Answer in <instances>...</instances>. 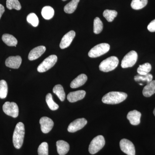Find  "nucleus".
<instances>
[{
  "instance_id": "1",
  "label": "nucleus",
  "mask_w": 155,
  "mask_h": 155,
  "mask_svg": "<svg viewBox=\"0 0 155 155\" xmlns=\"http://www.w3.org/2000/svg\"><path fill=\"white\" fill-rule=\"evenodd\" d=\"M127 95L122 92L112 91L108 93L103 97L102 101L107 104H116L122 102L127 98Z\"/></svg>"
},
{
  "instance_id": "2",
  "label": "nucleus",
  "mask_w": 155,
  "mask_h": 155,
  "mask_svg": "<svg viewBox=\"0 0 155 155\" xmlns=\"http://www.w3.org/2000/svg\"><path fill=\"white\" fill-rule=\"evenodd\" d=\"M25 135V127L22 122L17 123L15 127L13 136V144L14 147L19 149L22 147Z\"/></svg>"
},
{
  "instance_id": "3",
  "label": "nucleus",
  "mask_w": 155,
  "mask_h": 155,
  "mask_svg": "<svg viewBox=\"0 0 155 155\" xmlns=\"http://www.w3.org/2000/svg\"><path fill=\"white\" fill-rule=\"evenodd\" d=\"M118 58L115 56L109 57L103 61L99 65V69L104 72H109L116 69L119 64Z\"/></svg>"
},
{
  "instance_id": "4",
  "label": "nucleus",
  "mask_w": 155,
  "mask_h": 155,
  "mask_svg": "<svg viewBox=\"0 0 155 155\" xmlns=\"http://www.w3.org/2000/svg\"><path fill=\"white\" fill-rule=\"evenodd\" d=\"M105 144L104 137L102 135H98L94 137L89 146V152L91 154H94L103 148Z\"/></svg>"
},
{
  "instance_id": "5",
  "label": "nucleus",
  "mask_w": 155,
  "mask_h": 155,
  "mask_svg": "<svg viewBox=\"0 0 155 155\" xmlns=\"http://www.w3.org/2000/svg\"><path fill=\"white\" fill-rule=\"evenodd\" d=\"M110 49V45L107 43L100 44L92 48L88 52V56L91 58L100 57L107 53Z\"/></svg>"
},
{
  "instance_id": "6",
  "label": "nucleus",
  "mask_w": 155,
  "mask_h": 155,
  "mask_svg": "<svg viewBox=\"0 0 155 155\" xmlns=\"http://www.w3.org/2000/svg\"><path fill=\"white\" fill-rule=\"evenodd\" d=\"M58 61V57L55 55H51L43 61L39 65L37 70L39 72H46L54 66Z\"/></svg>"
},
{
  "instance_id": "7",
  "label": "nucleus",
  "mask_w": 155,
  "mask_h": 155,
  "mask_svg": "<svg viewBox=\"0 0 155 155\" xmlns=\"http://www.w3.org/2000/svg\"><path fill=\"white\" fill-rule=\"evenodd\" d=\"M138 58L137 53L134 51H130L123 58L121 63L122 68H127L134 66Z\"/></svg>"
},
{
  "instance_id": "8",
  "label": "nucleus",
  "mask_w": 155,
  "mask_h": 155,
  "mask_svg": "<svg viewBox=\"0 0 155 155\" xmlns=\"http://www.w3.org/2000/svg\"><path fill=\"white\" fill-rule=\"evenodd\" d=\"M3 110L6 115L13 118H17L19 115V108L14 102H6L3 105Z\"/></svg>"
},
{
  "instance_id": "9",
  "label": "nucleus",
  "mask_w": 155,
  "mask_h": 155,
  "mask_svg": "<svg viewBox=\"0 0 155 155\" xmlns=\"http://www.w3.org/2000/svg\"><path fill=\"white\" fill-rule=\"evenodd\" d=\"M120 147L123 152L127 155H135V147L132 142L122 139L120 142Z\"/></svg>"
},
{
  "instance_id": "10",
  "label": "nucleus",
  "mask_w": 155,
  "mask_h": 155,
  "mask_svg": "<svg viewBox=\"0 0 155 155\" xmlns=\"http://www.w3.org/2000/svg\"><path fill=\"white\" fill-rule=\"evenodd\" d=\"M87 124V121L84 118L78 119L69 124L67 130L69 132L74 133L83 128Z\"/></svg>"
},
{
  "instance_id": "11",
  "label": "nucleus",
  "mask_w": 155,
  "mask_h": 155,
  "mask_svg": "<svg viewBox=\"0 0 155 155\" xmlns=\"http://www.w3.org/2000/svg\"><path fill=\"white\" fill-rule=\"evenodd\" d=\"M39 123L41 131L45 134L49 132L52 129L54 125L53 120L47 117H43L41 118Z\"/></svg>"
},
{
  "instance_id": "12",
  "label": "nucleus",
  "mask_w": 155,
  "mask_h": 155,
  "mask_svg": "<svg viewBox=\"0 0 155 155\" xmlns=\"http://www.w3.org/2000/svg\"><path fill=\"white\" fill-rule=\"evenodd\" d=\"M75 36V31L73 30L70 31L65 34L61 40L60 43V47L61 48L64 49L69 47Z\"/></svg>"
},
{
  "instance_id": "13",
  "label": "nucleus",
  "mask_w": 155,
  "mask_h": 155,
  "mask_svg": "<svg viewBox=\"0 0 155 155\" xmlns=\"http://www.w3.org/2000/svg\"><path fill=\"white\" fill-rule=\"evenodd\" d=\"M22 63V58L19 56H11L6 59L5 65L12 69H17Z\"/></svg>"
},
{
  "instance_id": "14",
  "label": "nucleus",
  "mask_w": 155,
  "mask_h": 155,
  "mask_svg": "<svg viewBox=\"0 0 155 155\" xmlns=\"http://www.w3.org/2000/svg\"><path fill=\"white\" fill-rule=\"evenodd\" d=\"M86 94V92L84 90L71 92L67 95V100L71 103H74L83 99Z\"/></svg>"
},
{
  "instance_id": "15",
  "label": "nucleus",
  "mask_w": 155,
  "mask_h": 155,
  "mask_svg": "<svg viewBox=\"0 0 155 155\" xmlns=\"http://www.w3.org/2000/svg\"><path fill=\"white\" fill-rule=\"evenodd\" d=\"M141 116V114L140 112L136 110H134L128 113L127 118L131 125H137L140 123Z\"/></svg>"
},
{
  "instance_id": "16",
  "label": "nucleus",
  "mask_w": 155,
  "mask_h": 155,
  "mask_svg": "<svg viewBox=\"0 0 155 155\" xmlns=\"http://www.w3.org/2000/svg\"><path fill=\"white\" fill-rule=\"evenodd\" d=\"M45 47L40 46L34 48L30 51L28 56V60L34 61L40 58L45 52L46 51Z\"/></svg>"
},
{
  "instance_id": "17",
  "label": "nucleus",
  "mask_w": 155,
  "mask_h": 155,
  "mask_svg": "<svg viewBox=\"0 0 155 155\" xmlns=\"http://www.w3.org/2000/svg\"><path fill=\"white\" fill-rule=\"evenodd\" d=\"M87 76L84 74L78 75L70 84V87L72 88H76L82 86L87 81Z\"/></svg>"
},
{
  "instance_id": "18",
  "label": "nucleus",
  "mask_w": 155,
  "mask_h": 155,
  "mask_svg": "<svg viewBox=\"0 0 155 155\" xmlns=\"http://www.w3.org/2000/svg\"><path fill=\"white\" fill-rule=\"evenodd\" d=\"M153 76L152 74L148 73L146 75H141L138 74L134 76V80L140 85H143L147 84L152 81Z\"/></svg>"
},
{
  "instance_id": "19",
  "label": "nucleus",
  "mask_w": 155,
  "mask_h": 155,
  "mask_svg": "<svg viewBox=\"0 0 155 155\" xmlns=\"http://www.w3.org/2000/svg\"><path fill=\"white\" fill-rule=\"evenodd\" d=\"M57 151L60 155H65L69 152V145L67 142L63 140H58L56 143Z\"/></svg>"
},
{
  "instance_id": "20",
  "label": "nucleus",
  "mask_w": 155,
  "mask_h": 155,
  "mask_svg": "<svg viewBox=\"0 0 155 155\" xmlns=\"http://www.w3.org/2000/svg\"><path fill=\"white\" fill-rule=\"evenodd\" d=\"M155 93V80L147 84L143 90V94L145 97H150Z\"/></svg>"
},
{
  "instance_id": "21",
  "label": "nucleus",
  "mask_w": 155,
  "mask_h": 155,
  "mask_svg": "<svg viewBox=\"0 0 155 155\" xmlns=\"http://www.w3.org/2000/svg\"><path fill=\"white\" fill-rule=\"evenodd\" d=\"M3 42L9 46H15L17 44L18 41L13 35L8 34H5L2 37Z\"/></svg>"
},
{
  "instance_id": "22",
  "label": "nucleus",
  "mask_w": 155,
  "mask_h": 155,
  "mask_svg": "<svg viewBox=\"0 0 155 155\" xmlns=\"http://www.w3.org/2000/svg\"><path fill=\"white\" fill-rule=\"evenodd\" d=\"M80 0H72L64 7V11L67 14H71L74 13L77 8L78 5Z\"/></svg>"
},
{
  "instance_id": "23",
  "label": "nucleus",
  "mask_w": 155,
  "mask_h": 155,
  "mask_svg": "<svg viewBox=\"0 0 155 155\" xmlns=\"http://www.w3.org/2000/svg\"><path fill=\"white\" fill-rule=\"evenodd\" d=\"M54 11L50 6H45L42 9L41 15L45 19L49 20L54 17Z\"/></svg>"
},
{
  "instance_id": "24",
  "label": "nucleus",
  "mask_w": 155,
  "mask_h": 155,
  "mask_svg": "<svg viewBox=\"0 0 155 155\" xmlns=\"http://www.w3.org/2000/svg\"><path fill=\"white\" fill-rule=\"evenodd\" d=\"M53 91L54 93L57 95L61 101H64L66 97V94L62 85L61 84H57L55 85L53 88Z\"/></svg>"
},
{
  "instance_id": "25",
  "label": "nucleus",
  "mask_w": 155,
  "mask_h": 155,
  "mask_svg": "<svg viewBox=\"0 0 155 155\" xmlns=\"http://www.w3.org/2000/svg\"><path fill=\"white\" fill-rule=\"evenodd\" d=\"M147 3L148 0H132L130 5L132 9L138 10L144 8Z\"/></svg>"
},
{
  "instance_id": "26",
  "label": "nucleus",
  "mask_w": 155,
  "mask_h": 155,
  "mask_svg": "<svg viewBox=\"0 0 155 155\" xmlns=\"http://www.w3.org/2000/svg\"><path fill=\"white\" fill-rule=\"evenodd\" d=\"M152 67L150 64L148 63H145L142 65H140L137 68V72L140 75H145L149 73Z\"/></svg>"
},
{
  "instance_id": "27",
  "label": "nucleus",
  "mask_w": 155,
  "mask_h": 155,
  "mask_svg": "<svg viewBox=\"0 0 155 155\" xmlns=\"http://www.w3.org/2000/svg\"><path fill=\"white\" fill-rule=\"evenodd\" d=\"M117 15L118 13L115 10H106L103 13V16L109 22L113 21Z\"/></svg>"
},
{
  "instance_id": "28",
  "label": "nucleus",
  "mask_w": 155,
  "mask_h": 155,
  "mask_svg": "<svg viewBox=\"0 0 155 155\" xmlns=\"http://www.w3.org/2000/svg\"><path fill=\"white\" fill-rule=\"evenodd\" d=\"M6 6L9 10L14 9L19 11L21 9V5L18 0H7Z\"/></svg>"
},
{
  "instance_id": "29",
  "label": "nucleus",
  "mask_w": 155,
  "mask_h": 155,
  "mask_svg": "<svg viewBox=\"0 0 155 155\" xmlns=\"http://www.w3.org/2000/svg\"><path fill=\"white\" fill-rule=\"evenodd\" d=\"M46 102L49 107L52 110H56L59 108V106L54 101L52 95L51 93L48 94L46 96Z\"/></svg>"
},
{
  "instance_id": "30",
  "label": "nucleus",
  "mask_w": 155,
  "mask_h": 155,
  "mask_svg": "<svg viewBox=\"0 0 155 155\" xmlns=\"http://www.w3.org/2000/svg\"><path fill=\"white\" fill-rule=\"evenodd\" d=\"M8 93V86L5 81H0V98L5 99Z\"/></svg>"
},
{
  "instance_id": "31",
  "label": "nucleus",
  "mask_w": 155,
  "mask_h": 155,
  "mask_svg": "<svg viewBox=\"0 0 155 155\" xmlns=\"http://www.w3.org/2000/svg\"><path fill=\"white\" fill-rule=\"evenodd\" d=\"M103 29V24L99 17H96L94 21V32L98 34L101 32Z\"/></svg>"
},
{
  "instance_id": "32",
  "label": "nucleus",
  "mask_w": 155,
  "mask_h": 155,
  "mask_svg": "<svg viewBox=\"0 0 155 155\" xmlns=\"http://www.w3.org/2000/svg\"><path fill=\"white\" fill-rule=\"evenodd\" d=\"M27 22L31 24L34 27H37L39 24V19L35 13H30L27 16Z\"/></svg>"
},
{
  "instance_id": "33",
  "label": "nucleus",
  "mask_w": 155,
  "mask_h": 155,
  "mask_svg": "<svg viewBox=\"0 0 155 155\" xmlns=\"http://www.w3.org/2000/svg\"><path fill=\"white\" fill-rule=\"evenodd\" d=\"M38 155H48V145L47 142L42 143L38 150Z\"/></svg>"
},
{
  "instance_id": "34",
  "label": "nucleus",
  "mask_w": 155,
  "mask_h": 155,
  "mask_svg": "<svg viewBox=\"0 0 155 155\" xmlns=\"http://www.w3.org/2000/svg\"><path fill=\"white\" fill-rule=\"evenodd\" d=\"M148 30L150 32H155V19L150 22L147 26Z\"/></svg>"
},
{
  "instance_id": "35",
  "label": "nucleus",
  "mask_w": 155,
  "mask_h": 155,
  "mask_svg": "<svg viewBox=\"0 0 155 155\" xmlns=\"http://www.w3.org/2000/svg\"><path fill=\"white\" fill-rule=\"evenodd\" d=\"M5 11V9L4 6H3L2 5H1V4H0V19H1L2 15L4 14Z\"/></svg>"
},
{
  "instance_id": "36",
  "label": "nucleus",
  "mask_w": 155,
  "mask_h": 155,
  "mask_svg": "<svg viewBox=\"0 0 155 155\" xmlns=\"http://www.w3.org/2000/svg\"><path fill=\"white\" fill-rule=\"evenodd\" d=\"M153 114H154V116H155V108L154 109V110Z\"/></svg>"
},
{
  "instance_id": "37",
  "label": "nucleus",
  "mask_w": 155,
  "mask_h": 155,
  "mask_svg": "<svg viewBox=\"0 0 155 155\" xmlns=\"http://www.w3.org/2000/svg\"><path fill=\"white\" fill-rule=\"evenodd\" d=\"M62 1H67V0H62Z\"/></svg>"
}]
</instances>
